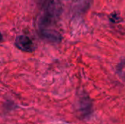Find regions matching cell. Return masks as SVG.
I'll use <instances>...</instances> for the list:
<instances>
[{
  "label": "cell",
  "instance_id": "obj_3",
  "mask_svg": "<svg viewBox=\"0 0 125 124\" xmlns=\"http://www.w3.org/2000/svg\"><path fill=\"white\" fill-rule=\"evenodd\" d=\"M40 34L44 39L51 42H59L62 39L60 34L53 29H41Z\"/></svg>",
  "mask_w": 125,
  "mask_h": 124
},
{
  "label": "cell",
  "instance_id": "obj_6",
  "mask_svg": "<svg viewBox=\"0 0 125 124\" xmlns=\"http://www.w3.org/2000/svg\"><path fill=\"white\" fill-rule=\"evenodd\" d=\"M2 40H3V36H2L1 33L0 32V42H1Z\"/></svg>",
  "mask_w": 125,
  "mask_h": 124
},
{
  "label": "cell",
  "instance_id": "obj_4",
  "mask_svg": "<svg viewBox=\"0 0 125 124\" xmlns=\"http://www.w3.org/2000/svg\"><path fill=\"white\" fill-rule=\"evenodd\" d=\"M116 72L119 76L125 80V58L122 59L116 67Z\"/></svg>",
  "mask_w": 125,
  "mask_h": 124
},
{
  "label": "cell",
  "instance_id": "obj_1",
  "mask_svg": "<svg viewBox=\"0 0 125 124\" xmlns=\"http://www.w3.org/2000/svg\"><path fill=\"white\" fill-rule=\"evenodd\" d=\"M15 45L17 48L23 52L32 53L35 50V46L32 40L26 35L18 36L15 39Z\"/></svg>",
  "mask_w": 125,
  "mask_h": 124
},
{
  "label": "cell",
  "instance_id": "obj_5",
  "mask_svg": "<svg viewBox=\"0 0 125 124\" xmlns=\"http://www.w3.org/2000/svg\"><path fill=\"white\" fill-rule=\"evenodd\" d=\"M110 19H111V20L112 21V22H114V23H116V22H119V20H120V16L118 15V14H116V13H113L111 16H110Z\"/></svg>",
  "mask_w": 125,
  "mask_h": 124
},
{
  "label": "cell",
  "instance_id": "obj_2",
  "mask_svg": "<svg viewBox=\"0 0 125 124\" xmlns=\"http://www.w3.org/2000/svg\"><path fill=\"white\" fill-rule=\"evenodd\" d=\"M93 0H74L73 9L76 13L83 14L90 9Z\"/></svg>",
  "mask_w": 125,
  "mask_h": 124
}]
</instances>
